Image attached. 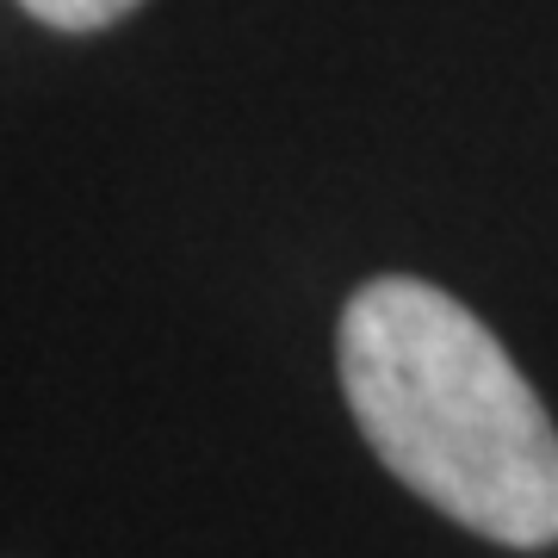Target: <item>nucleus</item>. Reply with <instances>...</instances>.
<instances>
[{
    "label": "nucleus",
    "mask_w": 558,
    "mask_h": 558,
    "mask_svg": "<svg viewBox=\"0 0 558 558\" xmlns=\"http://www.w3.org/2000/svg\"><path fill=\"white\" fill-rule=\"evenodd\" d=\"M341 391L385 472L497 546L558 539V428L502 341L410 274L341 311Z\"/></svg>",
    "instance_id": "f257e3e1"
},
{
    "label": "nucleus",
    "mask_w": 558,
    "mask_h": 558,
    "mask_svg": "<svg viewBox=\"0 0 558 558\" xmlns=\"http://www.w3.org/2000/svg\"><path fill=\"white\" fill-rule=\"evenodd\" d=\"M32 20L57 25V32H100V25L124 20L137 0H20Z\"/></svg>",
    "instance_id": "f03ea898"
}]
</instances>
